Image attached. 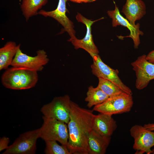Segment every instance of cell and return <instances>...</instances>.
<instances>
[{
  "mask_svg": "<svg viewBox=\"0 0 154 154\" xmlns=\"http://www.w3.org/2000/svg\"><path fill=\"white\" fill-rule=\"evenodd\" d=\"M94 115L92 110L82 108L71 101L67 146L71 154H89L88 136L92 129Z\"/></svg>",
  "mask_w": 154,
  "mask_h": 154,
  "instance_id": "cell-1",
  "label": "cell"
},
{
  "mask_svg": "<svg viewBox=\"0 0 154 154\" xmlns=\"http://www.w3.org/2000/svg\"><path fill=\"white\" fill-rule=\"evenodd\" d=\"M38 80L37 72L28 69L12 66L8 68L1 77L5 88L14 90L28 89L34 87Z\"/></svg>",
  "mask_w": 154,
  "mask_h": 154,
  "instance_id": "cell-2",
  "label": "cell"
},
{
  "mask_svg": "<svg viewBox=\"0 0 154 154\" xmlns=\"http://www.w3.org/2000/svg\"><path fill=\"white\" fill-rule=\"evenodd\" d=\"M42 126L39 129L40 137L47 141H55L67 147L69 134L67 124L57 119L44 116Z\"/></svg>",
  "mask_w": 154,
  "mask_h": 154,
  "instance_id": "cell-3",
  "label": "cell"
},
{
  "mask_svg": "<svg viewBox=\"0 0 154 154\" xmlns=\"http://www.w3.org/2000/svg\"><path fill=\"white\" fill-rule=\"evenodd\" d=\"M133 105L132 95L124 93L109 97L103 103L94 106L93 110L112 116L129 112Z\"/></svg>",
  "mask_w": 154,
  "mask_h": 154,
  "instance_id": "cell-4",
  "label": "cell"
},
{
  "mask_svg": "<svg viewBox=\"0 0 154 154\" xmlns=\"http://www.w3.org/2000/svg\"><path fill=\"white\" fill-rule=\"evenodd\" d=\"M71 102L68 95L56 97L50 102L43 105L40 111L43 116L67 124L70 120Z\"/></svg>",
  "mask_w": 154,
  "mask_h": 154,
  "instance_id": "cell-5",
  "label": "cell"
},
{
  "mask_svg": "<svg viewBox=\"0 0 154 154\" xmlns=\"http://www.w3.org/2000/svg\"><path fill=\"white\" fill-rule=\"evenodd\" d=\"M40 138L39 128L20 135L3 154H34L36 153V142Z\"/></svg>",
  "mask_w": 154,
  "mask_h": 154,
  "instance_id": "cell-6",
  "label": "cell"
},
{
  "mask_svg": "<svg viewBox=\"0 0 154 154\" xmlns=\"http://www.w3.org/2000/svg\"><path fill=\"white\" fill-rule=\"evenodd\" d=\"M91 56L93 63L91 66L92 74L98 78H102L110 80L120 88L126 93L132 95L131 90L125 85L118 76L119 72L105 64L98 54H94Z\"/></svg>",
  "mask_w": 154,
  "mask_h": 154,
  "instance_id": "cell-7",
  "label": "cell"
},
{
  "mask_svg": "<svg viewBox=\"0 0 154 154\" xmlns=\"http://www.w3.org/2000/svg\"><path fill=\"white\" fill-rule=\"evenodd\" d=\"M131 136L134 139L133 149L136 154H147L152 153L151 148L154 146V132L146 128L144 126L135 125L130 129Z\"/></svg>",
  "mask_w": 154,
  "mask_h": 154,
  "instance_id": "cell-8",
  "label": "cell"
},
{
  "mask_svg": "<svg viewBox=\"0 0 154 154\" xmlns=\"http://www.w3.org/2000/svg\"><path fill=\"white\" fill-rule=\"evenodd\" d=\"M34 56H29L23 52L20 48L15 55L11 66L23 68L37 72L42 71L44 66L48 62L49 59L44 50L37 51Z\"/></svg>",
  "mask_w": 154,
  "mask_h": 154,
  "instance_id": "cell-9",
  "label": "cell"
},
{
  "mask_svg": "<svg viewBox=\"0 0 154 154\" xmlns=\"http://www.w3.org/2000/svg\"><path fill=\"white\" fill-rule=\"evenodd\" d=\"M143 54L131 63L136 76L135 86L139 90L146 88L150 81L154 79V64L148 61Z\"/></svg>",
  "mask_w": 154,
  "mask_h": 154,
  "instance_id": "cell-10",
  "label": "cell"
},
{
  "mask_svg": "<svg viewBox=\"0 0 154 154\" xmlns=\"http://www.w3.org/2000/svg\"><path fill=\"white\" fill-rule=\"evenodd\" d=\"M76 20L78 22L84 24L86 28V33L84 37L81 39L76 37L74 39L70 38L68 40L71 42L76 49L82 48L87 51L91 56L94 54H98L99 50L93 41L91 33V27L95 22L103 17L95 21H92L85 17L80 13H78L76 16Z\"/></svg>",
  "mask_w": 154,
  "mask_h": 154,
  "instance_id": "cell-11",
  "label": "cell"
},
{
  "mask_svg": "<svg viewBox=\"0 0 154 154\" xmlns=\"http://www.w3.org/2000/svg\"><path fill=\"white\" fill-rule=\"evenodd\" d=\"M67 1V0H59L55 9L50 11L41 10L38 11V14L45 17H50L55 19L63 27L65 31L69 34L70 38L74 39L76 37L73 23L66 14Z\"/></svg>",
  "mask_w": 154,
  "mask_h": 154,
  "instance_id": "cell-12",
  "label": "cell"
},
{
  "mask_svg": "<svg viewBox=\"0 0 154 154\" xmlns=\"http://www.w3.org/2000/svg\"><path fill=\"white\" fill-rule=\"evenodd\" d=\"M115 8L114 10H109L107 13L110 17L112 19V25L113 27L121 25L127 28L129 31V35L124 37L131 38L133 40L135 48L137 49L140 44L139 36H143V33L140 29V24L137 23L135 25L131 24L127 19L120 14L118 8L115 3Z\"/></svg>",
  "mask_w": 154,
  "mask_h": 154,
  "instance_id": "cell-13",
  "label": "cell"
},
{
  "mask_svg": "<svg viewBox=\"0 0 154 154\" xmlns=\"http://www.w3.org/2000/svg\"><path fill=\"white\" fill-rule=\"evenodd\" d=\"M112 116L101 113L94 114L92 120V129L102 136L111 137L117 127L116 121Z\"/></svg>",
  "mask_w": 154,
  "mask_h": 154,
  "instance_id": "cell-14",
  "label": "cell"
},
{
  "mask_svg": "<svg viewBox=\"0 0 154 154\" xmlns=\"http://www.w3.org/2000/svg\"><path fill=\"white\" fill-rule=\"evenodd\" d=\"M126 19L133 25L146 13V7L142 0H126L121 11Z\"/></svg>",
  "mask_w": 154,
  "mask_h": 154,
  "instance_id": "cell-15",
  "label": "cell"
},
{
  "mask_svg": "<svg viewBox=\"0 0 154 154\" xmlns=\"http://www.w3.org/2000/svg\"><path fill=\"white\" fill-rule=\"evenodd\" d=\"M111 137L102 136L92 129L88 136L89 154H104L110 142Z\"/></svg>",
  "mask_w": 154,
  "mask_h": 154,
  "instance_id": "cell-16",
  "label": "cell"
},
{
  "mask_svg": "<svg viewBox=\"0 0 154 154\" xmlns=\"http://www.w3.org/2000/svg\"><path fill=\"white\" fill-rule=\"evenodd\" d=\"M20 44L13 41L7 42L0 48V70L7 69L11 65Z\"/></svg>",
  "mask_w": 154,
  "mask_h": 154,
  "instance_id": "cell-17",
  "label": "cell"
},
{
  "mask_svg": "<svg viewBox=\"0 0 154 154\" xmlns=\"http://www.w3.org/2000/svg\"><path fill=\"white\" fill-rule=\"evenodd\" d=\"M48 0H22L21 9L26 20L38 14V11L47 3Z\"/></svg>",
  "mask_w": 154,
  "mask_h": 154,
  "instance_id": "cell-18",
  "label": "cell"
},
{
  "mask_svg": "<svg viewBox=\"0 0 154 154\" xmlns=\"http://www.w3.org/2000/svg\"><path fill=\"white\" fill-rule=\"evenodd\" d=\"M86 95L85 101L89 108L103 103L109 97L98 87L94 88L92 86L88 87Z\"/></svg>",
  "mask_w": 154,
  "mask_h": 154,
  "instance_id": "cell-19",
  "label": "cell"
},
{
  "mask_svg": "<svg viewBox=\"0 0 154 154\" xmlns=\"http://www.w3.org/2000/svg\"><path fill=\"white\" fill-rule=\"evenodd\" d=\"M98 79L99 82L97 87L109 97L125 93L112 82L102 78Z\"/></svg>",
  "mask_w": 154,
  "mask_h": 154,
  "instance_id": "cell-20",
  "label": "cell"
},
{
  "mask_svg": "<svg viewBox=\"0 0 154 154\" xmlns=\"http://www.w3.org/2000/svg\"><path fill=\"white\" fill-rule=\"evenodd\" d=\"M44 153L46 154H71L66 146L59 145L55 141H45Z\"/></svg>",
  "mask_w": 154,
  "mask_h": 154,
  "instance_id": "cell-21",
  "label": "cell"
},
{
  "mask_svg": "<svg viewBox=\"0 0 154 154\" xmlns=\"http://www.w3.org/2000/svg\"><path fill=\"white\" fill-rule=\"evenodd\" d=\"M9 139L8 137H3L0 140V151L6 149L8 147Z\"/></svg>",
  "mask_w": 154,
  "mask_h": 154,
  "instance_id": "cell-22",
  "label": "cell"
},
{
  "mask_svg": "<svg viewBox=\"0 0 154 154\" xmlns=\"http://www.w3.org/2000/svg\"><path fill=\"white\" fill-rule=\"evenodd\" d=\"M146 59L150 62L154 64V50H152L146 55Z\"/></svg>",
  "mask_w": 154,
  "mask_h": 154,
  "instance_id": "cell-23",
  "label": "cell"
},
{
  "mask_svg": "<svg viewBox=\"0 0 154 154\" xmlns=\"http://www.w3.org/2000/svg\"><path fill=\"white\" fill-rule=\"evenodd\" d=\"M96 0H67V1H70L78 3H90L95 1Z\"/></svg>",
  "mask_w": 154,
  "mask_h": 154,
  "instance_id": "cell-24",
  "label": "cell"
},
{
  "mask_svg": "<svg viewBox=\"0 0 154 154\" xmlns=\"http://www.w3.org/2000/svg\"><path fill=\"white\" fill-rule=\"evenodd\" d=\"M146 128L152 131H154V123H149L143 125Z\"/></svg>",
  "mask_w": 154,
  "mask_h": 154,
  "instance_id": "cell-25",
  "label": "cell"
},
{
  "mask_svg": "<svg viewBox=\"0 0 154 154\" xmlns=\"http://www.w3.org/2000/svg\"><path fill=\"white\" fill-rule=\"evenodd\" d=\"M152 154H154V148L152 150Z\"/></svg>",
  "mask_w": 154,
  "mask_h": 154,
  "instance_id": "cell-26",
  "label": "cell"
}]
</instances>
